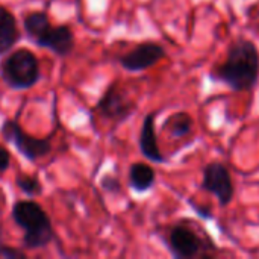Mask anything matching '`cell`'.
<instances>
[{"label": "cell", "mask_w": 259, "mask_h": 259, "mask_svg": "<svg viewBox=\"0 0 259 259\" xmlns=\"http://www.w3.org/2000/svg\"><path fill=\"white\" fill-rule=\"evenodd\" d=\"M215 76L234 91L252 90L259 79V52L255 42L250 39L235 41Z\"/></svg>", "instance_id": "cell-1"}, {"label": "cell", "mask_w": 259, "mask_h": 259, "mask_svg": "<svg viewBox=\"0 0 259 259\" xmlns=\"http://www.w3.org/2000/svg\"><path fill=\"white\" fill-rule=\"evenodd\" d=\"M11 217L23 231L21 244L24 249H44L55 240L50 217L39 203L33 200H18L12 206Z\"/></svg>", "instance_id": "cell-2"}, {"label": "cell", "mask_w": 259, "mask_h": 259, "mask_svg": "<svg viewBox=\"0 0 259 259\" xmlns=\"http://www.w3.org/2000/svg\"><path fill=\"white\" fill-rule=\"evenodd\" d=\"M0 77L11 90H29L41 79L39 61L29 49H17L0 64Z\"/></svg>", "instance_id": "cell-3"}, {"label": "cell", "mask_w": 259, "mask_h": 259, "mask_svg": "<svg viewBox=\"0 0 259 259\" xmlns=\"http://www.w3.org/2000/svg\"><path fill=\"white\" fill-rule=\"evenodd\" d=\"M2 137L6 143L12 144L17 152L27 161H36L50 153L52 144L47 138H35L29 135L15 120H6L2 124Z\"/></svg>", "instance_id": "cell-4"}, {"label": "cell", "mask_w": 259, "mask_h": 259, "mask_svg": "<svg viewBox=\"0 0 259 259\" xmlns=\"http://www.w3.org/2000/svg\"><path fill=\"white\" fill-rule=\"evenodd\" d=\"M202 190L214 194L220 206H228L235 194L229 170L222 162H211L203 170Z\"/></svg>", "instance_id": "cell-5"}, {"label": "cell", "mask_w": 259, "mask_h": 259, "mask_svg": "<svg viewBox=\"0 0 259 259\" xmlns=\"http://www.w3.org/2000/svg\"><path fill=\"white\" fill-rule=\"evenodd\" d=\"M164 58H165V49L161 44L143 42L135 46L123 56H120L118 64L131 73H138L152 68Z\"/></svg>", "instance_id": "cell-6"}, {"label": "cell", "mask_w": 259, "mask_h": 259, "mask_svg": "<svg viewBox=\"0 0 259 259\" xmlns=\"http://www.w3.org/2000/svg\"><path fill=\"white\" fill-rule=\"evenodd\" d=\"M96 109L105 118L124 121L132 115L135 105L124 91H121L115 83H112L97 102Z\"/></svg>", "instance_id": "cell-7"}, {"label": "cell", "mask_w": 259, "mask_h": 259, "mask_svg": "<svg viewBox=\"0 0 259 259\" xmlns=\"http://www.w3.org/2000/svg\"><path fill=\"white\" fill-rule=\"evenodd\" d=\"M168 249L175 258H194L202 250V241L188 226L176 225L168 234Z\"/></svg>", "instance_id": "cell-8"}, {"label": "cell", "mask_w": 259, "mask_h": 259, "mask_svg": "<svg viewBox=\"0 0 259 259\" xmlns=\"http://www.w3.org/2000/svg\"><path fill=\"white\" fill-rule=\"evenodd\" d=\"M35 44L38 47L53 52L56 56L65 58L74 49V35L71 29L65 24L52 26Z\"/></svg>", "instance_id": "cell-9"}, {"label": "cell", "mask_w": 259, "mask_h": 259, "mask_svg": "<svg viewBox=\"0 0 259 259\" xmlns=\"http://www.w3.org/2000/svg\"><path fill=\"white\" fill-rule=\"evenodd\" d=\"M155 117H156L155 112H150L144 117L143 124H141V131H140L138 146H140V150L146 159H149L150 162L162 164V162H165V158L159 150L156 127H155Z\"/></svg>", "instance_id": "cell-10"}, {"label": "cell", "mask_w": 259, "mask_h": 259, "mask_svg": "<svg viewBox=\"0 0 259 259\" xmlns=\"http://www.w3.org/2000/svg\"><path fill=\"white\" fill-rule=\"evenodd\" d=\"M20 39V30L14 14L0 6V56H5Z\"/></svg>", "instance_id": "cell-11"}, {"label": "cell", "mask_w": 259, "mask_h": 259, "mask_svg": "<svg viewBox=\"0 0 259 259\" xmlns=\"http://www.w3.org/2000/svg\"><path fill=\"white\" fill-rule=\"evenodd\" d=\"M156 181L155 170L146 162H135L129 167V185L137 193L149 191Z\"/></svg>", "instance_id": "cell-12"}, {"label": "cell", "mask_w": 259, "mask_h": 259, "mask_svg": "<svg viewBox=\"0 0 259 259\" xmlns=\"http://www.w3.org/2000/svg\"><path fill=\"white\" fill-rule=\"evenodd\" d=\"M52 27V23L47 17L46 12L42 11H33L29 12L24 18H23V29L26 36L35 44L49 29Z\"/></svg>", "instance_id": "cell-13"}, {"label": "cell", "mask_w": 259, "mask_h": 259, "mask_svg": "<svg viewBox=\"0 0 259 259\" xmlns=\"http://www.w3.org/2000/svg\"><path fill=\"white\" fill-rule=\"evenodd\" d=\"M165 126L170 131V135L173 138H182L187 137L191 129H193V117L188 112H176L175 115H171Z\"/></svg>", "instance_id": "cell-14"}, {"label": "cell", "mask_w": 259, "mask_h": 259, "mask_svg": "<svg viewBox=\"0 0 259 259\" xmlns=\"http://www.w3.org/2000/svg\"><path fill=\"white\" fill-rule=\"evenodd\" d=\"M15 185L21 193H24L27 197H36L42 193V184L38 179V176H29V175H18L15 178Z\"/></svg>", "instance_id": "cell-15"}, {"label": "cell", "mask_w": 259, "mask_h": 259, "mask_svg": "<svg viewBox=\"0 0 259 259\" xmlns=\"http://www.w3.org/2000/svg\"><path fill=\"white\" fill-rule=\"evenodd\" d=\"M100 187H102L106 193H109V194H118V193L121 191V184H120V181H118L115 176H111V175H106V176L102 178Z\"/></svg>", "instance_id": "cell-16"}, {"label": "cell", "mask_w": 259, "mask_h": 259, "mask_svg": "<svg viewBox=\"0 0 259 259\" xmlns=\"http://www.w3.org/2000/svg\"><path fill=\"white\" fill-rule=\"evenodd\" d=\"M0 258L3 259H26V253L17 247H9L0 243Z\"/></svg>", "instance_id": "cell-17"}, {"label": "cell", "mask_w": 259, "mask_h": 259, "mask_svg": "<svg viewBox=\"0 0 259 259\" xmlns=\"http://www.w3.org/2000/svg\"><path fill=\"white\" fill-rule=\"evenodd\" d=\"M188 203H190V206L196 211V214H197L200 219H203V220H211V219H212V212H211L208 208H203V206H200V205L194 203L193 200H190Z\"/></svg>", "instance_id": "cell-18"}, {"label": "cell", "mask_w": 259, "mask_h": 259, "mask_svg": "<svg viewBox=\"0 0 259 259\" xmlns=\"http://www.w3.org/2000/svg\"><path fill=\"white\" fill-rule=\"evenodd\" d=\"M9 165H11V155L3 146H0V173H5L9 168Z\"/></svg>", "instance_id": "cell-19"}, {"label": "cell", "mask_w": 259, "mask_h": 259, "mask_svg": "<svg viewBox=\"0 0 259 259\" xmlns=\"http://www.w3.org/2000/svg\"><path fill=\"white\" fill-rule=\"evenodd\" d=\"M0 217H2V211H0ZM0 240H2V223H0Z\"/></svg>", "instance_id": "cell-20"}]
</instances>
